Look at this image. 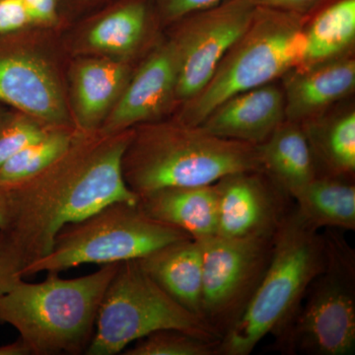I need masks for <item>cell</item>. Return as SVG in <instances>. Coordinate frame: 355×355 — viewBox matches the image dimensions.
Returning <instances> with one entry per match:
<instances>
[{
	"label": "cell",
	"mask_w": 355,
	"mask_h": 355,
	"mask_svg": "<svg viewBox=\"0 0 355 355\" xmlns=\"http://www.w3.org/2000/svg\"><path fill=\"white\" fill-rule=\"evenodd\" d=\"M326 261L323 233L293 205L273 236L272 258L237 323L221 338L218 355H249L266 336H277L297 312Z\"/></svg>",
	"instance_id": "4"
},
{
	"label": "cell",
	"mask_w": 355,
	"mask_h": 355,
	"mask_svg": "<svg viewBox=\"0 0 355 355\" xmlns=\"http://www.w3.org/2000/svg\"><path fill=\"white\" fill-rule=\"evenodd\" d=\"M10 207V193L8 184L0 180V229L6 226Z\"/></svg>",
	"instance_id": "32"
},
{
	"label": "cell",
	"mask_w": 355,
	"mask_h": 355,
	"mask_svg": "<svg viewBox=\"0 0 355 355\" xmlns=\"http://www.w3.org/2000/svg\"><path fill=\"white\" fill-rule=\"evenodd\" d=\"M119 263L76 279L48 273L39 284L20 280L0 295V324L12 326L32 354H83L94 336L103 296Z\"/></svg>",
	"instance_id": "3"
},
{
	"label": "cell",
	"mask_w": 355,
	"mask_h": 355,
	"mask_svg": "<svg viewBox=\"0 0 355 355\" xmlns=\"http://www.w3.org/2000/svg\"><path fill=\"white\" fill-rule=\"evenodd\" d=\"M0 102L50 128L67 121L57 78L43 60L28 53H0Z\"/></svg>",
	"instance_id": "13"
},
{
	"label": "cell",
	"mask_w": 355,
	"mask_h": 355,
	"mask_svg": "<svg viewBox=\"0 0 355 355\" xmlns=\"http://www.w3.org/2000/svg\"><path fill=\"white\" fill-rule=\"evenodd\" d=\"M198 241L202 254L200 319L221 340L260 286L272 258L273 237L214 235Z\"/></svg>",
	"instance_id": "9"
},
{
	"label": "cell",
	"mask_w": 355,
	"mask_h": 355,
	"mask_svg": "<svg viewBox=\"0 0 355 355\" xmlns=\"http://www.w3.org/2000/svg\"><path fill=\"white\" fill-rule=\"evenodd\" d=\"M253 0H225L176 21L171 40L178 62L179 104L205 88L217 65L247 29L256 10Z\"/></svg>",
	"instance_id": "10"
},
{
	"label": "cell",
	"mask_w": 355,
	"mask_h": 355,
	"mask_svg": "<svg viewBox=\"0 0 355 355\" xmlns=\"http://www.w3.org/2000/svg\"><path fill=\"white\" fill-rule=\"evenodd\" d=\"M128 67L106 60H86L76 74V104L80 133L97 132L128 83Z\"/></svg>",
	"instance_id": "21"
},
{
	"label": "cell",
	"mask_w": 355,
	"mask_h": 355,
	"mask_svg": "<svg viewBox=\"0 0 355 355\" xmlns=\"http://www.w3.org/2000/svg\"><path fill=\"white\" fill-rule=\"evenodd\" d=\"M153 0H128L89 31V46L102 53L130 55L137 51L150 29Z\"/></svg>",
	"instance_id": "23"
},
{
	"label": "cell",
	"mask_w": 355,
	"mask_h": 355,
	"mask_svg": "<svg viewBox=\"0 0 355 355\" xmlns=\"http://www.w3.org/2000/svg\"><path fill=\"white\" fill-rule=\"evenodd\" d=\"M137 261L170 297L200 319L202 254L198 240L170 243Z\"/></svg>",
	"instance_id": "17"
},
{
	"label": "cell",
	"mask_w": 355,
	"mask_h": 355,
	"mask_svg": "<svg viewBox=\"0 0 355 355\" xmlns=\"http://www.w3.org/2000/svg\"><path fill=\"white\" fill-rule=\"evenodd\" d=\"M284 121V90L272 83L228 98L207 114L200 127L222 139L259 146Z\"/></svg>",
	"instance_id": "14"
},
{
	"label": "cell",
	"mask_w": 355,
	"mask_h": 355,
	"mask_svg": "<svg viewBox=\"0 0 355 355\" xmlns=\"http://www.w3.org/2000/svg\"><path fill=\"white\" fill-rule=\"evenodd\" d=\"M132 130L106 135H80L71 147L46 169L8 184L10 207L6 238L23 270L53 249L65 225L81 220L114 202H137L123 179L121 161ZM23 279V277H22Z\"/></svg>",
	"instance_id": "1"
},
{
	"label": "cell",
	"mask_w": 355,
	"mask_h": 355,
	"mask_svg": "<svg viewBox=\"0 0 355 355\" xmlns=\"http://www.w3.org/2000/svg\"><path fill=\"white\" fill-rule=\"evenodd\" d=\"M178 62L171 42L160 44L149 55L125 85L107 116L102 135H116L135 125L153 123L179 104L177 96Z\"/></svg>",
	"instance_id": "12"
},
{
	"label": "cell",
	"mask_w": 355,
	"mask_h": 355,
	"mask_svg": "<svg viewBox=\"0 0 355 355\" xmlns=\"http://www.w3.org/2000/svg\"><path fill=\"white\" fill-rule=\"evenodd\" d=\"M160 330H180L219 340L202 320L178 304L137 260L121 261L103 296L85 354L116 355Z\"/></svg>",
	"instance_id": "8"
},
{
	"label": "cell",
	"mask_w": 355,
	"mask_h": 355,
	"mask_svg": "<svg viewBox=\"0 0 355 355\" xmlns=\"http://www.w3.org/2000/svg\"><path fill=\"white\" fill-rule=\"evenodd\" d=\"M286 120L303 123L320 116L354 93V53L310 67H294L282 76Z\"/></svg>",
	"instance_id": "15"
},
{
	"label": "cell",
	"mask_w": 355,
	"mask_h": 355,
	"mask_svg": "<svg viewBox=\"0 0 355 355\" xmlns=\"http://www.w3.org/2000/svg\"><path fill=\"white\" fill-rule=\"evenodd\" d=\"M261 170L292 198L317 177L316 165L301 123L286 120L256 146Z\"/></svg>",
	"instance_id": "19"
},
{
	"label": "cell",
	"mask_w": 355,
	"mask_h": 355,
	"mask_svg": "<svg viewBox=\"0 0 355 355\" xmlns=\"http://www.w3.org/2000/svg\"><path fill=\"white\" fill-rule=\"evenodd\" d=\"M219 340L180 330H160L137 340L125 355H218Z\"/></svg>",
	"instance_id": "25"
},
{
	"label": "cell",
	"mask_w": 355,
	"mask_h": 355,
	"mask_svg": "<svg viewBox=\"0 0 355 355\" xmlns=\"http://www.w3.org/2000/svg\"><path fill=\"white\" fill-rule=\"evenodd\" d=\"M335 229H324L326 261L297 312L279 335L286 354L352 355L355 350V251Z\"/></svg>",
	"instance_id": "7"
},
{
	"label": "cell",
	"mask_w": 355,
	"mask_h": 355,
	"mask_svg": "<svg viewBox=\"0 0 355 355\" xmlns=\"http://www.w3.org/2000/svg\"><path fill=\"white\" fill-rule=\"evenodd\" d=\"M306 14L257 6L251 22L217 65L205 88L182 105L177 121L200 125L220 103L279 80L298 67L305 46Z\"/></svg>",
	"instance_id": "5"
},
{
	"label": "cell",
	"mask_w": 355,
	"mask_h": 355,
	"mask_svg": "<svg viewBox=\"0 0 355 355\" xmlns=\"http://www.w3.org/2000/svg\"><path fill=\"white\" fill-rule=\"evenodd\" d=\"M225 0H153L161 20L173 23L184 16L209 8Z\"/></svg>",
	"instance_id": "27"
},
{
	"label": "cell",
	"mask_w": 355,
	"mask_h": 355,
	"mask_svg": "<svg viewBox=\"0 0 355 355\" xmlns=\"http://www.w3.org/2000/svg\"><path fill=\"white\" fill-rule=\"evenodd\" d=\"M121 169L137 197L169 187L212 184L232 173L263 171L256 146L177 120L132 130Z\"/></svg>",
	"instance_id": "2"
},
{
	"label": "cell",
	"mask_w": 355,
	"mask_h": 355,
	"mask_svg": "<svg viewBox=\"0 0 355 355\" xmlns=\"http://www.w3.org/2000/svg\"><path fill=\"white\" fill-rule=\"evenodd\" d=\"M28 345L19 338L15 342L0 345V355H31Z\"/></svg>",
	"instance_id": "33"
},
{
	"label": "cell",
	"mask_w": 355,
	"mask_h": 355,
	"mask_svg": "<svg viewBox=\"0 0 355 355\" xmlns=\"http://www.w3.org/2000/svg\"><path fill=\"white\" fill-rule=\"evenodd\" d=\"M355 0H322L306 14L305 46L296 67H310L352 55Z\"/></svg>",
	"instance_id": "20"
},
{
	"label": "cell",
	"mask_w": 355,
	"mask_h": 355,
	"mask_svg": "<svg viewBox=\"0 0 355 355\" xmlns=\"http://www.w3.org/2000/svg\"><path fill=\"white\" fill-rule=\"evenodd\" d=\"M79 135L64 127L49 128L0 168V180L13 184L39 174L62 157Z\"/></svg>",
	"instance_id": "24"
},
{
	"label": "cell",
	"mask_w": 355,
	"mask_h": 355,
	"mask_svg": "<svg viewBox=\"0 0 355 355\" xmlns=\"http://www.w3.org/2000/svg\"><path fill=\"white\" fill-rule=\"evenodd\" d=\"M34 24L22 0H0V36Z\"/></svg>",
	"instance_id": "28"
},
{
	"label": "cell",
	"mask_w": 355,
	"mask_h": 355,
	"mask_svg": "<svg viewBox=\"0 0 355 355\" xmlns=\"http://www.w3.org/2000/svg\"><path fill=\"white\" fill-rule=\"evenodd\" d=\"M1 120H2L1 116H0V121H1Z\"/></svg>",
	"instance_id": "34"
},
{
	"label": "cell",
	"mask_w": 355,
	"mask_h": 355,
	"mask_svg": "<svg viewBox=\"0 0 355 355\" xmlns=\"http://www.w3.org/2000/svg\"><path fill=\"white\" fill-rule=\"evenodd\" d=\"M22 279L19 268L9 249L6 238L0 232V295L10 291Z\"/></svg>",
	"instance_id": "29"
},
{
	"label": "cell",
	"mask_w": 355,
	"mask_h": 355,
	"mask_svg": "<svg viewBox=\"0 0 355 355\" xmlns=\"http://www.w3.org/2000/svg\"><path fill=\"white\" fill-rule=\"evenodd\" d=\"M49 128L26 114L0 121V168Z\"/></svg>",
	"instance_id": "26"
},
{
	"label": "cell",
	"mask_w": 355,
	"mask_h": 355,
	"mask_svg": "<svg viewBox=\"0 0 355 355\" xmlns=\"http://www.w3.org/2000/svg\"><path fill=\"white\" fill-rule=\"evenodd\" d=\"M214 184L219 237H273L294 205L286 191L263 171L232 173Z\"/></svg>",
	"instance_id": "11"
},
{
	"label": "cell",
	"mask_w": 355,
	"mask_h": 355,
	"mask_svg": "<svg viewBox=\"0 0 355 355\" xmlns=\"http://www.w3.org/2000/svg\"><path fill=\"white\" fill-rule=\"evenodd\" d=\"M292 200L301 217L317 230H355L354 180L317 176Z\"/></svg>",
	"instance_id": "22"
},
{
	"label": "cell",
	"mask_w": 355,
	"mask_h": 355,
	"mask_svg": "<svg viewBox=\"0 0 355 355\" xmlns=\"http://www.w3.org/2000/svg\"><path fill=\"white\" fill-rule=\"evenodd\" d=\"M257 6L270 7L298 14H307L322 0H253Z\"/></svg>",
	"instance_id": "31"
},
{
	"label": "cell",
	"mask_w": 355,
	"mask_h": 355,
	"mask_svg": "<svg viewBox=\"0 0 355 355\" xmlns=\"http://www.w3.org/2000/svg\"><path fill=\"white\" fill-rule=\"evenodd\" d=\"M34 24L51 25L58 19V0H22Z\"/></svg>",
	"instance_id": "30"
},
{
	"label": "cell",
	"mask_w": 355,
	"mask_h": 355,
	"mask_svg": "<svg viewBox=\"0 0 355 355\" xmlns=\"http://www.w3.org/2000/svg\"><path fill=\"white\" fill-rule=\"evenodd\" d=\"M312 151L317 176L354 180L355 111L336 108L301 123Z\"/></svg>",
	"instance_id": "18"
},
{
	"label": "cell",
	"mask_w": 355,
	"mask_h": 355,
	"mask_svg": "<svg viewBox=\"0 0 355 355\" xmlns=\"http://www.w3.org/2000/svg\"><path fill=\"white\" fill-rule=\"evenodd\" d=\"M190 238L181 229L147 216L137 202H114L65 225L50 253L28 266L22 277L60 273L86 263L139 260L165 245Z\"/></svg>",
	"instance_id": "6"
},
{
	"label": "cell",
	"mask_w": 355,
	"mask_h": 355,
	"mask_svg": "<svg viewBox=\"0 0 355 355\" xmlns=\"http://www.w3.org/2000/svg\"><path fill=\"white\" fill-rule=\"evenodd\" d=\"M214 184L159 189L139 196L137 205L156 220L181 229L193 239L202 240L216 235L217 193Z\"/></svg>",
	"instance_id": "16"
}]
</instances>
